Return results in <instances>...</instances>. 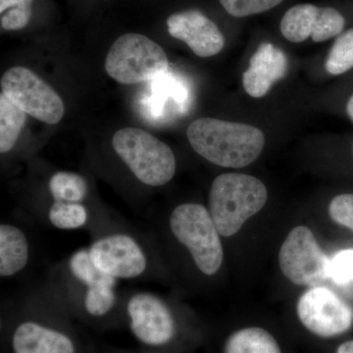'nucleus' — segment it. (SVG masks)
I'll return each instance as SVG.
<instances>
[{
  "instance_id": "f257e3e1",
  "label": "nucleus",
  "mask_w": 353,
  "mask_h": 353,
  "mask_svg": "<svg viewBox=\"0 0 353 353\" xmlns=\"http://www.w3.org/2000/svg\"><path fill=\"white\" fill-rule=\"evenodd\" d=\"M75 321L46 278L4 307L2 345L6 353H92L83 345Z\"/></svg>"
},
{
  "instance_id": "f03ea898",
  "label": "nucleus",
  "mask_w": 353,
  "mask_h": 353,
  "mask_svg": "<svg viewBox=\"0 0 353 353\" xmlns=\"http://www.w3.org/2000/svg\"><path fill=\"white\" fill-rule=\"evenodd\" d=\"M48 279L76 321L101 330L122 326L119 281L95 266L88 248H79L51 267Z\"/></svg>"
},
{
  "instance_id": "7ed1b4c3",
  "label": "nucleus",
  "mask_w": 353,
  "mask_h": 353,
  "mask_svg": "<svg viewBox=\"0 0 353 353\" xmlns=\"http://www.w3.org/2000/svg\"><path fill=\"white\" fill-rule=\"evenodd\" d=\"M90 259L118 281H155L166 276L164 256L154 234L111 217L90 234Z\"/></svg>"
},
{
  "instance_id": "20e7f679",
  "label": "nucleus",
  "mask_w": 353,
  "mask_h": 353,
  "mask_svg": "<svg viewBox=\"0 0 353 353\" xmlns=\"http://www.w3.org/2000/svg\"><path fill=\"white\" fill-rule=\"evenodd\" d=\"M187 137L197 154L225 168L240 169L252 164L265 145L263 132L259 128L215 118L194 121L188 128Z\"/></svg>"
},
{
  "instance_id": "39448f33",
  "label": "nucleus",
  "mask_w": 353,
  "mask_h": 353,
  "mask_svg": "<svg viewBox=\"0 0 353 353\" xmlns=\"http://www.w3.org/2000/svg\"><path fill=\"white\" fill-rule=\"evenodd\" d=\"M165 221L162 236L181 246L201 275L215 276L224 261V248L208 208L194 202L179 204Z\"/></svg>"
},
{
  "instance_id": "423d86ee",
  "label": "nucleus",
  "mask_w": 353,
  "mask_h": 353,
  "mask_svg": "<svg viewBox=\"0 0 353 353\" xmlns=\"http://www.w3.org/2000/svg\"><path fill=\"white\" fill-rule=\"evenodd\" d=\"M123 326L141 348L167 353L180 336V323L168 299L150 292H123Z\"/></svg>"
},
{
  "instance_id": "0eeeda50",
  "label": "nucleus",
  "mask_w": 353,
  "mask_h": 353,
  "mask_svg": "<svg viewBox=\"0 0 353 353\" xmlns=\"http://www.w3.org/2000/svg\"><path fill=\"white\" fill-rule=\"evenodd\" d=\"M268 192L259 179L246 174L225 173L213 181L208 210L223 238L234 236L266 204Z\"/></svg>"
},
{
  "instance_id": "6e6552de",
  "label": "nucleus",
  "mask_w": 353,
  "mask_h": 353,
  "mask_svg": "<svg viewBox=\"0 0 353 353\" xmlns=\"http://www.w3.org/2000/svg\"><path fill=\"white\" fill-rule=\"evenodd\" d=\"M112 148L134 180L146 188L163 187L175 176L173 150L148 132L132 127L119 130L113 136Z\"/></svg>"
},
{
  "instance_id": "1a4fd4ad",
  "label": "nucleus",
  "mask_w": 353,
  "mask_h": 353,
  "mask_svg": "<svg viewBox=\"0 0 353 353\" xmlns=\"http://www.w3.org/2000/svg\"><path fill=\"white\" fill-rule=\"evenodd\" d=\"M106 73L122 85L152 82L169 71L161 46L139 34H126L114 41L105 59Z\"/></svg>"
},
{
  "instance_id": "9d476101",
  "label": "nucleus",
  "mask_w": 353,
  "mask_h": 353,
  "mask_svg": "<svg viewBox=\"0 0 353 353\" xmlns=\"http://www.w3.org/2000/svg\"><path fill=\"white\" fill-rule=\"evenodd\" d=\"M1 94L41 122L54 125L63 118L65 106L59 94L25 67L7 70L1 78Z\"/></svg>"
},
{
  "instance_id": "9b49d317",
  "label": "nucleus",
  "mask_w": 353,
  "mask_h": 353,
  "mask_svg": "<svg viewBox=\"0 0 353 353\" xmlns=\"http://www.w3.org/2000/svg\"><path fill=\"white\" fill-rule=\"evenodd\" d=\"M330 259L307 227L294 228L279 252V264L290 282L317 287L328 278Z\"/></svg>"
},
{
  "instance_id": "f8f14e48",
  "label": "nucleus",
  "mask_w": 353,
  "mask_h": 353,
  "mask_svg": "<svg viewBox=\"0 0 353 353\" xmlns=\"http://www.w3.org/2000/svg\"><path fill=\"white\" fill-rule=\"evenodd\" d=\"M296 311L301 324L321 338L345 333L353 323L352 309L333 290L319 285L304 292L297 303Z\"/></svg>"
},
{
  "instance_id": "ddd939ff",
  "label": "nucleus",
  "mask_w": 353,
  "mask_h": 353,
  "mask_svg": "<svg viewBox=\"0 0 353 353\" xmlns=\"http://www.w3.org/2000/svg\"><path fill=\"white\" fill-rule=\"evenodd\" d=\"M345 24V18L336 9L299 4L285 12L280 29L292 43H303L310 37L314 43H322L340 34Z\"/></svg>"
},
{
  "instance_id": "4468645a",
  "label": "nucleus",
  "mask_w": 353,
  "mask_h": 353,
  "mask_svg": "<svg viewBox=\"0 0 353 353\" xmlns=\"http://www.w3.org/2000/svg\"><path fill=\"white\" fill-rule=\"evenodd\" d=\"M167 27L173 38L183 41L197 57H214L224 48L222 32L201 11L173 14L167 20Z\"/></svg>"
},
{
  "instance_id": "2eb2a0df",
  "label": "nucleus",
  "mask_w": 353,
  "mask_h": 353,
  "mask_svg": "<svg viewBox=\"0 0 353 353\" xmlns=\"http://www.w3.org/2000/svg\"><path fill=\"white\" fill-rule=\"evenodd\" d=\"M287 72L285 53L270 43L260 44L243 75L246 94L255 99L264 97L274 83L284 78Z\"/></svg>"
},
{
  "instance_id": "dca6fc26",
  "label": "nucleus",
  "mask_w": 353,
  "mask_h": 353,
  "mask_svg": "<svg viewBox=\"0 0 353 353\" xmlns=\"http://www.w3.org/2000/svg\"><path fill=\"white\" fill-rule=\"evenodd\" d=\"M32 243L24 228L12 221L0 224V276L11 279L27 270L32 260Z\"/></svg>"
},
{
  "instance_id": "f3484780",
  "label": "nucleus",
  "mask_w": 353,
  "mask_h": 353,
  "mask_svg": "<svg viewBox=\"0 0 353 353\" xmlns=\"http://www.w3.org/2000/svg\"><path fill=\"white\" fill-rule=\"evenodd\" d=\"M152 82V94L146 103L152 115L162 117L169 103L173 104L181 112L185 111L189 103L190 92L182 79L172 75L168 71Z\"/></svg>"
},
{
  "instance_id": "a211bd4d",
  "label": "nucleus",
  "mask_w": 353,
  "mask_h": 353,
  "mask_svg": "<svg viewBox=\"0 0 353 353\" xmlns=\"http://www.w3.org/2000/svg\"><path fill=\"white\" fill-rule=\"evenodd\" d=\"M224 353H282L277 341L266 330L250 327L239 330L225 341Z\"/></svg>"
},
{
  "instance_id": "6ab92c4d",
  "label": "nucleus",
  "mask_w": 353,
  "mask_h": 353,
  "mask_svg": "<svg viewBox=\"0 0 353 353\" xmlns=\"http://www.w3.org/2000/svg\"><path fill=\"white\" fill-rule=\"evenodd\" d=\"M27 113L3 94H0V152L6 154L15 148L27 121Z\"/></svg>"
},
{
  "instance_id": "aec40b11",
  "label": "nucleus",
  "mask_w": 353,
  "mask_h": 353,
  "mask_svg": "<svg viewBox=\"0 0 353 353\" xmlns=\"http://www.w3.org/2000/svg\"><path fill=\"white\" fill-rule=\"evenodd\" d=\"M325 68L331 75H341L353 68V29L336 39Z\"/></svg>"
},
{
  "instance_id": "412c9836",
  "label": "nucleus",
  "mask_w": 353,
  "mask_h": 353,
  "mask_svg": "<svg viewBox=\"0 0 353 353\" xmlns=\"http://www.w3.org/2000/svg\"><path fill=\"white\" fill-rule=\"evenodd\" d=\"M230 15L234 17H248L266 12L279 6L284 0H219Z\"/></svg>"
},
{
  "instance_id": "4be33fe9",
  "label": "nucleus",
  "mask_w": 353,
  "mask_h": 353,
  "mask_svg": "<svg viewBox=\"0 0 353 353\" xmlns=\"http://www.w3.org/2000/svg\"><path fill=\"white\" fill-rule=\"evenodd\" d=\"M328 278L339 285L353 282V250H341L330 259Z\"/></svg>"
},
{
  "instance_id": "5701e85b",
  "label": "nucleus",
  "mask_w": 353,
  "mask_h": 353,
  "mask_svg": "<svg viewBox=\"0 0 353 353\" xmlns=\"http://www.w3.org/2000/svg\"><path fill=\"white\" fill-rule=\"evenodd\" d=\"M329 214L336 224L353 231V194L334 197L329 205Z\"/></svg>"
},
{
  "instance_id": "b1692460",
  "label": "nucleus",
  "mask_w": 353,
  "mask_h": 353,
  "mask_svg": "<svg viewBox=\"0 0 353 353\" xmlns=\"http://www.w3.org/2000/svg\"><path fill=\"white\" fill-rule=\"evenodd\" d=\"M32 17V4L13 7L1 13V28L6 31H17L29 24Z\"/></svg>"
},
{
  "instance_id": "393cba45",
  "label": "nucleus",
  "mask_w": 353,
  "mask_h": 353,
  "mask_svg": "<svg viewBox=\"0 0 353 353\" xmlns=\"http://www.w3.org/2000/svg\"><path fill=\"white\" fill-rule=\"evenodd\" d=\"M92 353H161L152 352V350H145L141 348L139 350H121V348L115 347H103L101 350H92Z\"/></svg>"
},
{
  "instance_id": "a878e982",
  "label": "nucleus",
  "mask_w": 353,
  "mask_h": 353,
  "mask_svg": "<svg viewBox=\"0 0 353 353\" xmlns=\"http://www.w3.org/2000/svg\"><path fill=\"white\" fill-rule=\"evenodd\" d=\"M32 0H0V13L6 12L13 7L27 6L32 4Z\"/></svg>"
},
{
  "instance_id": "bb28decb",
  "label": "nucleus",
  "mask_w": 353,
  "mask_h": 353,
  "mask_svg": "<svg viewBox=\"0 0 353 353\" xmlns=\"http://www.w3.org/2000/svg\"><path fill=\"white\" fill-rule=\"evenodd\" d=\"M336 353H353V340L341 343L336 350Z\"/></svg>"
},
{
  "instance_id": "cd10ccee",
  "label": "nucleus",
  "mask_w": 353,
  "mask_h": 353,
  "mask_svg": "<svg viewBox=\"0 0 353 353\" xmlns=\"http://www.w3.org/2000/svg\"><path fill=\"white\" fill-rule=\"evenodd\" d=\"M347 111L350 120L353 122V95L350 97V101L347 102Z\"/></svg>"
},
{
  "instance_id": "c85d7f7f",
  "label": "nucleus",
  "mask_w": 353,
  "mask_h": 353,
  "mask_svg": "<svg viewBox=\"0 0 353 353\" xmlns=\"http://www.w3.org/2000/svg\"><path fill=\"white\" fill-rule=\"evenodd\" d=\"M352 153H353V150H352Z\"/></svg>"
}]
</instances>
